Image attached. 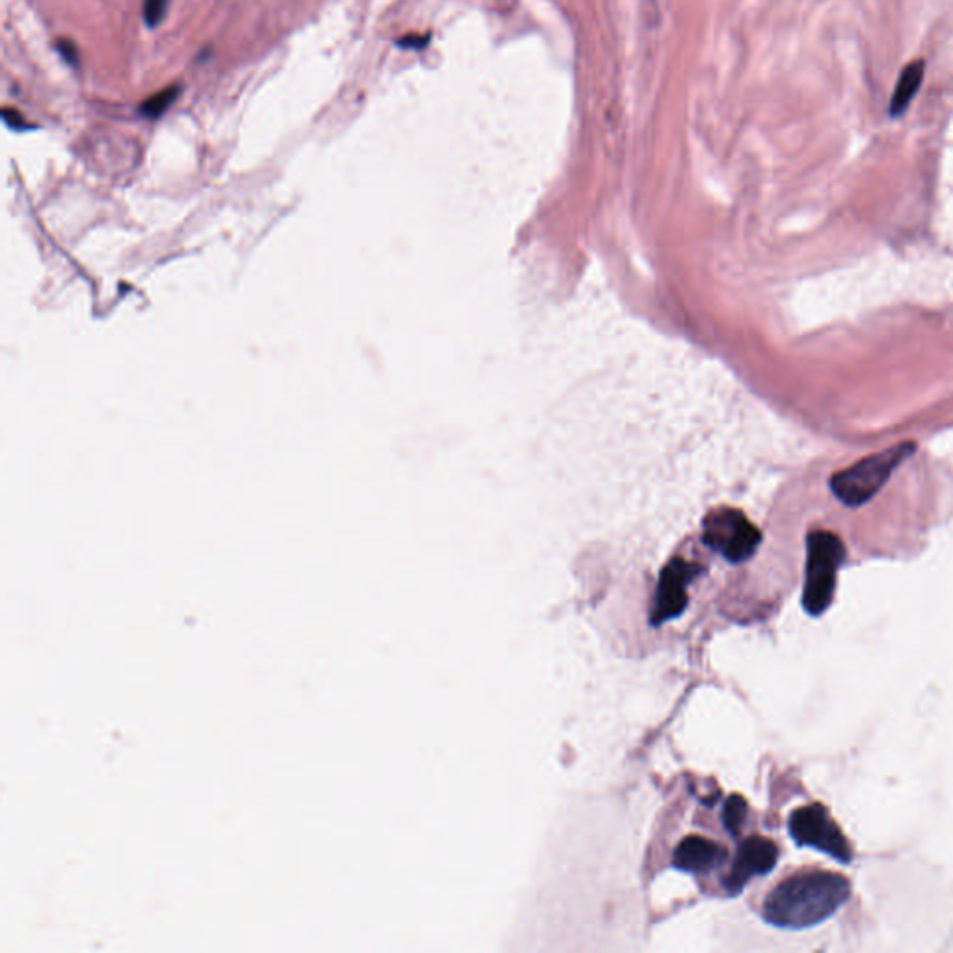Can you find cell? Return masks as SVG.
I'll list each match as a JSON object with an SVG mask.
<instances>
[{"instance_id": "obj_1", "label": "cell", "mask_w": 953, "mask_h": 953, "mask_svg": "<svg viewBox=\"0 0 953 953\" xmlns=\"http://www.w3.org/2000/svg\"><path fill=\"white\" fill-rule=\"evenodd\" d=\"M851 898V883L833 871H804L771 890L763 918L780 929H806L828 920Z\"/></svg>"}, {"instance_id": "obj_2", "label": "cell", "mask_w": 953, "mask_h": 953, "mask_svg": "<svg viewBox=\"0 0 953 953\" xmlns=\"http://www.w3.org/2000/svg\"><path fill=\"white\" fill-rule=\"evenodd\" d=\"M845 561V545L838 535L814 531L806 540V572L803 589V607L808 615H823L833 603L836 577Z\"/></svg>"}, {"instance_id": "obj_3", "label": "cell", "mask_w": 953, "mask_h": 953, "mask_svg": "<svg viewBox=\"0 0 953 953\" xmlns=\"http://www.w3.org/2000/svg\"><path fill=\"white\" fill-rule=\"evenodd\" d=\"M917 445L903 441L886 451L862 458L851 468L838 472L830 479V490L847 506H860L874 497L884 482L896 472L898 465L905 462Z\"/></svg>"}, {"instance_id": "obj_4", "label": "cell", "mask_w": 953, "mask_h": 953, "mask_svg": "<svg viewBox=\"0 0 953 953\" xmlns=\"http://www.w3.org/2000/svg\"><path fill=\"white\" fill-rule=\"evenodd\" d=\"M789 835L794 842L801 847H812L830 859H836L842 864L853 860V851L844 830L833 820L828 810L821 803H812L794 810L789 816Z\"/></svg>"}, {"instance_id": "obj_5", "label": "cell", "mask_w": 953, "mask_h": 953, "mask_svg": "<svg viewBox=\"0 0 953 953\" xmlns=\"http://www.w3.org/2000/svg\"><path fill=\"white\" fill-rule=\"evenodd\" d=\"M704 542L728 562L738 564L755 555L762 542V533L743 513L724 506L706 516Z\"/></svg>"}, {"instance_id": "obj_6", "label": "cell", "mask_w": 953, "mask_h": 953, "mask_svg": "<svg viewBox=\"0 0 953 953\" xmlns=\"http://www.w3.org/2000/svg\"><path fill=\"white\" fill-rule=\"evenodd\" d=\"M697 577V568L683 559H673L659 576L656 598L652 605L650 624L661 626L678 618L687 607V586Z\"/></svg>"}, {"instance_id": "obj_7", "label": "cell", "mask_w": 953, "mask_h": 953, "mask_svg": "<svg viewBox=\"0 0 953 953\" xmlns=\"http://www.w3.org/2000/svg\"><path fill=\"white\" fill-rule=\"evenodd\" d=\"M777 862L779 847L771 840L763 836H750L739 845L724 886L730 894H739L750 879L756 876H767L777 866Z\"/></svg>"}, {"instance_id": "obj_8", "label": "cell", "mask_w": 953, "mask_h": 953, "mask_svg": "<svg viewBox=\"0 0 953 953\" xmlns=\"http://www.w3.org/2000/svg\"><path fill=\"white\" fill-rule=\"evenodd\" d=\"M726 859V851L717 842L704 836H687L674 851V866L687 874H707L719 868Z\"/></svg>"}, {"instance_id": "obj_9", "label": "cell", "mask_w": 953, "mask_h": 953, "mask_svg": "<svg viewBox=\"0 0 953 953\" xmlns=\"http://www.w3.org/2000/svg\"><path fill=\"white\" fill-rule=\"evenodd\" d=\"M924 71H925V64L922 62V60H917V62L909 64L900 80L896 85V92L894 95H892V101H890V114L892 116H901L907 107L910 105V101L915 99V95L918 93V88L922 85L924 80Z\"/></svg>"}, {"instance_id": "obj_10", "label": "cell", "mask_w": 953, "mask_h": 953, "mask_svg": "<svg viewBox=\"0 0 953 953\" xmlns=\"http://www.w3.org/2000/svg\"><path fill=\"white\" fill-rule=\"evenodd\" d=\"M179 93H181V88L177 85L157 92L155 95L148 97L144 103L140 105V116H144L146 119H158L162 114L168 112V109L174 105V101L179 97Z\"/></svg>"}, {"instance_id": "obj_11", "label": "cell", "mask_w": 953, "mask_h": 953, "mask_svg": "<svg viewBox=\"0 0 953 953\" xmlns=\"http://www.w3.org/2000/svg\"><path fill=\"white\" fill-rule=\"evenodd\" d=\"M745 818H747V801L741 796H730L723 810L724 828L732 836H738L741 833Z\"/></svg>"}, {"instance_id": "obj_12", "label": "cell", "mask_w": 953, "mask_h": 953, "mask_svg": "<svg viewBox=\"0 0 953 953\" xmlns=\"http://www.w3.org/2000/svg\"><path fill=\"white\" fill-rule=\"evenodd\" d=\"M170 0H144V19L148 27L160 25L166 15Z\"/></svg>"}, {"instance_id": "obj_13", "label": "cell", "mask_w": 953, "mask_h": 953, "mask_svg": "<svg viewBox=\"0 0 953 953\" xmlns=\"http://www.w3.org/2000/svg\"><path fill=\"white\" fill-rule=\"evenodd\" d=\"M3 117L6 121V125L13 131H25V129H30V124L25 119V116L15 110V109H10V107H4L3 109Z\"/></svg>"}, {"instance_id": "obj_14", "label": "cell", "mask_w": 953, "mask_h": 953, "mask_svg": "<svg viewBox=\"0 0 953 953\" xmlns=\"http://www.w3.org/2000/svg\"><path fill=\"white\" fill-rule=\"evenodd\" d=\"M56 49H58L60 54H62V58L66 60L68 64L78 66V49H77V45L73 42H69V39H58Z\"/></svg>"}]
</instances>
